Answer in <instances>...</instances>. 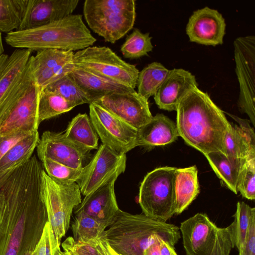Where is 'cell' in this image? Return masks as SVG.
Masks as SVG:
<instances>
[{
    "mask_svg": "<svg viewBox=\"0 0 255 255\" xmlns=\"http://www.w3.org/2000/svg\"><path fill=\"white\" fill-rule=\"evenodd\" d=\"M43 168L35 155L0 174V255L32 252L48 218L41 191Z\"/></svg>",
    "mask_w": 255,
    "mask_h": 255,
    "instance_id": "obj_1",
    "label": "cell"
},
{
    "mask_svg": "<svg viewBox=\"0 0 255 255\" xmlns=\"http://www.w3.org/2000/svg\"><path fill=\"white\" fill-rule=\"evenodd\" d=\"M176 111L179 136L188 145L204 155L220 152L226 155L225 138L231 124L207 93L195 87L181 100Z\"/></svg>",
    "mask_w": 255,
    "mask_h": 255,
    "instance_id": "obj_2",
    "label": "cell"
},
{
    "mask_svg": "<svg viewBox=\"0 0 255 255\" xmlns=\"http://www.w3.org/2000/svg\"><path fill=\"white\" fill-rule=\"evenodd\" d=\"M103 237L109 246L121 255H143L160 238L174 247L181 238L179 228L144 214H131L119 210L117 217Z\"/></svg>",
    "mask_w": 255,
    "mask_h": 255,
    "instance_id": "obj_3",
    "label": "cell"
},
{
    "mask_svg": "<svg viewBox=\"0 0 255 255\" xmlns=\"http://www.w3.org/2000/svg\"><path fill=\"white\" fill-rule=\"evenodd\" d=\"M6 44L16 49L39 51L46 49L79 51L92 46L96 39L82 15L72 14L53 22L6 34Z\"/></svg>",
    "mask_w": 255,
    "mask_h": 255,
    "instance_id": "obj_4",
    "label": "cell"
},
{
    "mask_svg": "<svg viewBox=\"0 0 255 255\" xmlns=\"http://www.w3.org/2000/svg\"><path fill=\"white\" fill-rule=\"evenodd\" d=\"M179 228L187 255H230L236 247L234 221L226 227H218L207 214L198 213Z\"/></svg>",
    "mask_w": 255,
    "mask_h": 255,
    "instance_id": "obj_5",
    "label": "cell"
},
{
    "mask_svg": "<svg viewBox=\"0 0 255 255\" xmlns=\"http://www.w3.org/2000/svg\"><path fill=\"white\" fill-rule=\"evenodd\" d=\"M83 14L90 28L105 41L115 43L133 27L134 0H86Z\"/></svg>",
    "mask_w": 255,
    "mask_h": 255,
    "instance_id": "obj_6",
    "label": "cell"
},
{
    "mask_svg": "<svg viewBox=\"0 0 255 255\" xmlns=\"http://www.w3.org/2000/svg\"><path fill=\"white\" fill-rule=\"evenodd\" d=\"M176 168L158 167L145 176L139 187L138 203L146 216L166 222L175 214Z\"/></svg>",
    "mask_w": 255,
    "mask_h": 255,
    "instance_id": "obj_7",
    "label": "cell"
},
{
    "mask_svg": "<svg viewBox=\"0 0 255 255\" xmlns=\"http://www.w3.org/2000/svg\"><path fill=\"white\" fill-rule=\"evenodd\" d=\"M41 191L48 222L61 243L70 227L72 212L82 201L79 187L77 183H60L49 176L43 169Z\"/></svg>",
    "mask_w": 255,
    "mask_h": 255,
    "instance_id": "obj_8",
    "label": "cell"
},
{
    "mask_svg": "<svg viewBox=\"0 0 255 255\" xmlns=\"http://www.w3.org/2000/svg\"><path fill=\"white\" fill-rule=\"evenodd\" d=\"M76 67L134 89L139 70L108 47L91 46L74 53Z\"/></svg>",
    "mask_w": 255,
    "mask_h": 255,
    "instance_id": "obj_9",
    "label": "cell"
},
{
    "mask_svg": "<svg viewBox=\"0 0 255 255\" xmlns=\"http://www.w3.org/2000/svg\"><path fill=\"white\" fill-rule=\"evenodd\" d=\"M90 119L102 144L119 155L137 146V129L98 103L89 104Z\"/></svg>",
    "mask_w": 255,
    "mask_h": 255,
    "instance_id": "obj_10",
    "label": "cell"
},
{
    "mask_svg": "<svg viewBox=\"0 0 255 255\" xmlns=\"http://www.w3.org/2000/svg\"><path fill=\"white\" fill-rule=\"evenodd\" d=\"M236 73L240 86L238 107L255 125V37L240 36L234 42Z\"/></svg>",
    "mask_w": 255,
    "mask_h": 255,
    "instance_id": "obj_11",
    "label": "cell"
},
{
    "mask_svg": "<svg viewBox=\"0 0 255 255\" xmlns=\"http://www.w3.org/2000/svg\"><path fill=\"white\" fill-rule=\"evenodd\" d=\"M126 167V164L122 165L102 185L85 196L75 208L74 213L84 212L106 228L110 226L120 210L115 193V183L119 176L125 172Z\"/></svg>",
    "mask_w": 255,
    "mask_h": 255,
    "instance_id": "obj_12",
    "label": "cell"
},
{
    "mask_svg": "<svg viewBox=\"0 0 255 255\" xmlns=\"http://www.w3.org/2000/svg\"><path fill=\"white\" fill-rule=\"evenodd\" d=\"M42 91L35 78L0 124V134L32 133L38 131V104Z\"/></svg>",
    "mask_w": 255,
    "mask_h": 255,
    "instance_id": "obj_13",
    "label": "cell"
},
{
    "mask_svg": "<svg viewBox=\"0 0 255 255\" xmlns=\"http://www.w3.org/2000/svg\"><path fill=\"white\" fill-rule=\"evenodd\" d=\"M94 102L137 130L153 117L148 100L135 91L107 95Z\"/></svg>",
    "mask_w": 255,
    "mask_h": 255,
    "instance_id": "obj_14",
    "label": "cell"
},
{
    "mask_svg": "<svg viewBox=\"0 0 255 255\" xmlns=\"http://www.w3.org/2000/svg\"><path fill=\"white\" fill-rule=\"evenodd\" d=\"M74 55L72 51L46 49L30 56L33 75L42 90L71 73L75 67Z\"/></svg>",
    "mask_w": 255,
    "mask_h": 255,
    "instance_id": "obj_15",
    "label": "cell"
},
{
    "mask_svg": "<svg viewBox=\"0 0 255 255\" xmlns=\"http://www.w3.org/2000/svg\"><path fill=\"white\" fill-rule=\"evenodd\" d=\"M126 154L119 155L101 144L90 162L83 167L77 181L81 194L86 196L109 178L122 165L126 164Z\"/></svg>",
    "mask_w": 255,
    "mask_h": 255,
    "instance_id": "obj_16",
    "label": "cell"
},
{
    "mask_svg": "<svg viewBox=\"0 0 255 255\" xmlns=\"http://www.w3.org/2000/svg\"><path fill=\"white\" fill-rule=\"evenodd\" d=\"M36 150L40 161L44 158H49L76 169L84 167L83 164L90 152L69 140L65 137L63 132L49 130L43 132Z\"/></svg>",
    "mask_w": 255,
    "mask_h": 255,
    "instance_id": "obj_17",
    "label": "cell"
},
{
    "mask_svg": "<svg viewBox=\"0 0 255 255\" xmlns=\"http://www.w3.org/2000/svg\"><path fill=\"white\" fill-rule=\"evenodd\" d=\"M225 29L222 14L216 9L206 6L193 12L186 31L190 41L215 46L223 44Z\"/></svg>",
    "mask_w": 255,
    "mask_h": 255,
    "instance_id": "obj_18",
    "label": "cell"
},
{
    "mask_svg": "<svg viewBox=\"0 0 255 255\" xmlns=\"http://www.w3.org/2000/svg\"><path fill=\"white\" fill-rule=\"evenodd\" d=\"M79 0H27L18 30L39 27L72 14Z\"/></svg>",
    "mask_w": 255,
    "mask_h": 255,
    "instance_id": "obj_19",
    "label": "cell"
},
{
    "mask_svg": "<svg viewBox=\"0 0 255 255\" xmlns=\"http://www.w3.org/2000/svg\"><path fill=\"white\" fill-rule=\"evenodd\" d=\"M195 87L198 83L191 73L181 68L173 69L153 96L154 100L159 109L176 111L181 100Z\"/></svg>",
    "mask_w": 255,
    "mask_h": 255,
    "instance_id": "obj_20",
    "label": "cell"
},
{
    "mask_svg": "<svg viewBox=\"0 0 255 255\" xmlns=\"http://www.w3.org/2000/svg\"><path fill=\"white\" fill-rule=\"evenodd\" d=\"M229 116L237 121L239 126L233 125L225 138L226 156L232 159H244L255 156V134L248 120L236 116Z\"/></svg>",
    "mask_w": 255,
    "mask_h": 255,
    "instance_id": "obj_21",
    "label": "cell"
},
{
    "mask_svg": "<svg viewBox=\"0 0 255 255\" xmlns=\"http://www.w3.org/2000/svg\"><path fill=\"white\" fill-rule=\"evenodd\" d=\"M179 136L176 124L166 116L158 114L137 130V146H163Z\"/></svg>",
    "mask_w": 255,
    "mask_h": 255,
    "instance_id": "obj_22",
    "label": "cell"
},
{
    "mask_svg": "<svg viewBox=\"0 0 255 255\" xmlns=\"http://www.w3.org/2000/svg\"><path fill=\"white\" fill-rule=\"evenodd\" d=\"M77 84L94 102L114 93H129L134 89L76 67L70 74Z\"/></svg>",
    "mask_w": 255,
    "mask_h": 255,
    "instance_id": "obj_23",
    "label": "cell"
},
{
    "mask_svg": "<svg viewBox=\"0 0 255 255\" xmlns=\"http://www.w3.org/2000/svg\"><path fill=\"white\" fill-rule=\"evenodd\" d=\"M32 51L16 49L0 56V101L25 70Z\"/></svg>",
    "mask_w": 255,
    "mask_h": 255,
    "instance_id": "obj_24",
    "label": "cell"
},
{
    "mask_svg": "<svg viewBox=\"0 0 255 255\" xmlns=\"http://www.w3.org/2000/svg\"><path fill=\"white\" fill-rule=\"evenodd\" d=\"M175 213L183 212L200 192L196 165L176 168L175 179Z\"/></svg>",
    "mask_w": 255,
    "mask_h": 255,
    "instance_id": "obj_25",
    "label": "cell"
},
{
    "mask_svg": "<svg viewBox=\"0 0 255 255\" xmlns=\"http://www.w3.org/2000/svg\"><path fill=\"white\" fill-rule=\"evenodd\" d=\"M63 134L69 140L88 151L98 148V136L86 114H79L73 118Z\"/></svg>",
    "mask_w": 255,
    "mask_h": 255,
    "instance_id": "obj_26",
    "label": "cell"
},
{
    "mask_svg": "<svg viewBox=\"0 0 255 255\" xmlns=\"http://www.w3.org/2000/svg\"><path fill=\"white\" fill-rule=\"evenodd\" d=\"M212 169L223 184L237 194V182L239 172L245 159H235L228 157L220 152H212L204 155Z\"/></svg>",
    "mask_w": 255,
    "mask_h": 255,
    "instance_id": "obj_27",
    "label": "cell"
},
{
    "mask_svg": "<svg viewBox=\"0 0 255 255\" xmlns=\"http://www.w3.org/2000/svg\"><path fill=\"white\" fill-rule=\"evenodd\" d=\"M38 131L34 132L14 144L0 159V174L11 170L28 160L39 140Z\"/></svg>",
    "mask_w": 255,
    "mask_h": 255,
    "instance_id": "obj_28",
    "label": "cell"
},
{
    "mask_svg": "<svg viewBox=\"0 0 255 255\" xmlns=\"http://www.w3.org/2000/svg\"><path fill=\"white\" fill-rule=\"evenodd\" d=\"M169 72L160 63L149 64L139 72L137 92L148 100L155 95Z\"/></svg>",
    "mask_w": 255,
    "mask_h": 255,
    "instance_id": "obj_29",
    "label": "cell"
},
{
    "mask_svg": "<svg viewBox=\"0 0 255 255\" xmlns=\"http://www.w3.org/2000/svg\"><path fill=\"white\" fill-rule=\"evenodd\" d=\"M76 107L59 94L46 89L41 92L38 104V121L51 119L71 111Z\"/></svg>",
    "mask_w": 255,
    "mask_h": 255,
    "instance_id": "obj_30",
    "label": "cell"
},
{
    "mask_svg": "<svg viewBox=\"0 0 255 255\" xmlns=\"http://www.w3.org/2000/svg\"><path fill=\"white\" fill-rule=\"evenodd\" d=\"M27 0H0V33L18 30Z\"/></svg>",
    "mask_w": 255,
    "mask_h": 255,
    "instance_id": "obj_31",
    "label": "cell"
},
{
    "mask_svg": "<svg viewBox=\"0 0 255 255\" xmlns=\"http://www.w3.org/2000/svg\"><path fill=\"white\" fill-rule=\"evenodd\" d=\"M44 89L59 94L76 106L93 102L90 96L77 84L70 74L55 81Z\"/></svg>",
    "mask_w": 255,
    "mask_h": 255,
    "instance_id": "obj_32",
    "label": "cell"
},
{
    "mask_svg": "<svg viewBox=\"0 0 255 255\" xmlns=\"http://www.w3.org/2000/svg\"><path fill=\"white\" fill-rule=\"evenodd\" d=\"M34 79L29 59L28 65L22 74L0 101V124L6 118Z\"/></svg>",
    "mask_w": 255,
    "mask_h": 255,
    "instance_id": "obj_33",
    "label": "cell"
},
{
    "mask_svg": "<svg viewBox=\"0 0 255 255\" xmlns=\"http://www.w3.org/2000/svg\"><path fill=\"white\" fill-rule=\"evenodd\" d=\"M75 214L71 229L75 242H84L103 235L106 228L94 218L82 212Z\"/></svg>",
    "mask_w": 255,
    "mask_h": 255,
    "instance_id": "obj_34",
    "label": "cell"
},
{
    "mask_svg": "<svg viewBox=\"0 0 255 255\" xmlns=\"http://www.w3.org/2000/svg\"><path fill=\"white\" fill-rule=\"evenodd\" d=\"M151 39L149 32L143 33L138 28H135L121 46V53L125 58L129 59L147 55L153 48Z\"/></svg>",
    "mask_w": 255,
    "mask_h": 255,
    "instance_id": "obj_35",
    "label": "cell"
},
{
    "mask_svg": "<svg viewBox=\"0 0 255 255\" xmlns=\"http://www.w3.org/2000/svg\"><path fill=\"white\" fill-rule=\"evenodd\" d=\"M61 245L63 251L70 255H111L103 235L84 242H76L73 237H69Z\"/></svg>",
    "mask_w": 255,
    "mask_h": 255,
    "instance_id": "obj_36",
    "label": "cell"
},
{
    "mask_svg": "<svg viewBox=\"0 0 255 255\" xmlns=\"http://www.w3.org/2000/svg\"><path fill=\"white\" fill-rule=\"evenodd\" d=\"M237 190L243 197L251 200L255 199V156L247 157L239 173Z\"/></svg>",
    "mask_w": 255,
    "mask_h": 255,
    "instance_id": "obj_37",
    "label": "cell"
},
{
    "mask_svg": "<svg viewBox=\"0 0 255 255\" xmlns=\"http://www.w3.org/2000/svg\"><path fill=\"white\" fill-rule=\"evenodd\" d=\"M41 161L43 169L47 175L62 183H76L82 174L83 167L73 168L47 158Z\"/></svg>",
    "mask_w": 255,
    "mask_h": 255,
    "instance_id": "obj_38",
    "label": "cell"
},
{
    "mask_svg": "<svg viewBox=\"0 0 255 255\" xmlns=\"http://www.w3.org/2000/svg\"><path fill=\"white\" fill-rule=\"evenodd\" d=\"M255 208L244 202H238L236 211L233 216L235 225L236 247L238 251L243 245L249 229L251 217Z\"/></svg>",
    "mask_w": 255,
    "mask_h": 255,
    "instance_id": "obj_39",
    "label": "cell"
},
{
    "mask_svg": "<svg viewBox=\"0 0 255 255\" xmlns=\"http://www.w3.org/2000/svg\"><path fill=\"white\" fill-rule=\"evenodd\" d=\"M60 245L49 223L47 222L31 255H56L58 250L60 249Z\"/></svg>",
    "mask_w": 255,
    "mask_h": 255,
    "instance_id": "obj_40",
    "label": "cell"
},
{
    "mask_svg": "<svg viewBox=\"0 0 255 255\" xmlns=\"http://www.w3.org/2000/svg\"><path fill=\"white\" fill-rule=\"evenodd\" d=\"M239 253V255H255V212L251 217L245 242Z\"/></svg>",
    "mask_w": 255,
    "mask_h": 255,
    "instance_id": "obj_41",
    "label": "cell"
},
{
    "mask_svg": "<svg viewBox=\"0 0 255 255\" xmlns=\"http://www.w3.org/2000/svg\"><path fill=\"white\" fill-rule=\"evenodd\" d=\"M30 134L24 132L10 135L0 134V159L14 144Z\"/></svg>",
    "mask_w": 255,
    "mask_h": 255,
    "instance_id": "obj_42",
    "label": "cell"
},
{
    "mask_svg": "<svg viewBox=\"0 0 255 255\" xmlns=\"http://www.w3.org/2000/svg\"><path fill=\"white\" fill-rule=\"evenodd\" d=\"M159 254L160 255H178L174 247L162 239L160 240Z\"/></svg>",
    "mask_w": 255,
    "mask_h": 255,
    "instance_id": "obj_43",
    "label": "cell"
},
{
    "mask_svg": "<svg viewBox=\"0 0 255 255\" xmlns=\"http://www.w3.org/2000/svg\"><path fill=\"white\" fill-rule=\"evenodd\" d=\"M161 239H162L160 238H157L153 244L145 249L143 255H160L159 244Z\"/></svg>",
    "mask_w": 255,
    "mask_h": 255,
    "instance_id": "obj_44",
    "label": "cell"
},
{
    "mask_svg": "<svg viewBox=\"0 0 255 255\" xmlns=\"http://www.w3.org/2000/svg\"><path fill=\"white\" fill-rule=\"evenodd\" d=\"M4 53V47L2 42L1 33H0V56Z\"/></svg>",
    "mask_w": 255,
    "mask_h": 255,
    "instance_id": "obj_45",
    "label": "cell"
},
{
    "mask_svg": "<svg viewBox=\"0 0 255 255\" xmlns=\"http://www.w3.org/2000/svg\"><path fill=\"white\" fill-rule=\"evenodd\" d=\"M108 247L109 251L111 254V255H121L118 253H117L116 251H115L108 244Z\"/></svg>",
    "mask_w": 255,
    "mask_h": 255,
    "instance_id": "obj_46",
    "label": "cell"
},
{
    "mask_svg": "<svg viewBox=\"0 0 255 255\" xmlns=\"http://www.w3.org/2000/svg\"><path fill=\"white\" fill-rule=\"evenodd\" d=\"M56 255H70V254L66 251H62L60 249L58 250Z\"/></svg>",
    "mask_w": 255,
    "mask_h": 255,
    "instance_id": "obj_47",
    "label": "cell"
},
{
    "mask_svg": "<svg viewBox=\"0 0 255 255\" xmlns=\"http://www.w3.org/2000/svg\"><path fill=\"white\" fill-rule=\"evenodd\" d=\"M31 253H32V252H27L24 255H31Z\"/></svg>",
    "mask_w": 255,
    "mask_h": 255,
    "instance_id": "obj_48",
    "label": "cell"
}]
</instances>
